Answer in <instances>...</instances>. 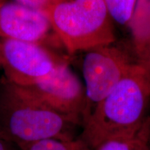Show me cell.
<instances>
[{
    "instance_id": "cell-1",
    "label": "cell",
    "mask_w": 150,
    "mask_h": 150,
    "mask_svg": "<svg viewBox=\"0 0 150 150\" xmlns=\"http://www.w3.org/2000/svg\"><path fill=\"white\" fill-rule=\"evenodd\" d=\"M150 104V65L137 61L81 127L78 138L90 149L114 137L136 133Z\"/></svg>"
},
{
    "instance_id": "cell-2",
    "label": "cell",
    "mask_w": 150,
    "mask_h": 150,
    "mask_svg": "<svg viewBox=\"0 0 150 150\" xmlns=\"http://www.w3.org/2000/svg\"><path fill=\"white\" fill-rule=\"evenodd\" d=\"M81 127L6 80L0 88V137L18 145L52 139L73 140Z\"/></svg>"
},
{
    "instance_id": "cell-3",
    "label": "cell",
    "mask_w": 150,
    "mask_h": 150,
    "mask_svg": "<svg viewBox=\"0 0 150 150\" xmlns=\"http://www.w3.org/2000/svg\"><path fill=\"white\" fill-rule=\"evenodd\" d=\"M46 14L70 54L116 41L112 20L104 0H56Z\"/></svg>"
},
{
    "instance_id": "cell-4",
    "label": "cell",
    "mask_w": 150,
    "mask_h": 150,
    "mask_svg": "<svg viewBox=\"0 0 150 150\" xmlns=\"http://www.w3.org/2000/svg\"><path fill=\"white\" fill-rule=\"evenodd\" d=\"M85 52L82 72L86 103L83 124L137 61L131 45L128 48L116 41Z\"/></svg>"
},
{
    "instance_id": "cell-5",
    "label": "cell",
    "mask_w": 150,
    "mask_h": 150,
    "mask_svg": "<svg viewBox=\"0 0 150 150\" xmlns=\"http://www.w3.org/2000/svg\"><path fill=\"white\" fill-rule=\"evenodd\" d=\"M0 47L5 79L21 87L37 83L66 61L47 46L38 43L2 38Z\"/></svg>"
},
{
    "instance_id": "cell-6",
    "label": "cell",
    "mask_w": 150,
    "mask_h": 150,
    "mask_svg": "<svg viewBox=\"0 0 150 150\" xmlns=\"http://www.w3.org/2000/svg\"><path fill=\"white\" fill-rule=\"evenodd\" d=\"M18 87L82 127L86 103L85 88L67 61L58 65L48 76L37 83Z\"/></svg>"
},
{
    "instance_id": "cell-7",
    "label": "cell",
    "mask_w": 150,
    "mask_h": 150,
    "mask_svg": "<svg viewBox=\"0 0 150 150\" xmlns=\"http://www.w3.org/2000/svg\"><path fill=\"white\" fill-rule=\"evenodd\" d=\"M0 38L46 46L59 40L45 13L14 1L0 3Z\"/></svg>"
},
{
    "instance_id": "cell-8",
    "label": "cell",
    "mask_w": 150,
    "mask_h": 150,
    "mask_svg": "<svg viewBox=\"0 0 150 150\" xmlns=\"http://www.w3.org/2000/svg\"><path fill=\"white\" fill-rule=\"evenodd\" d=\"M129 26L137 61L150 65V0H138Z\"/></svg>"
},
{
    "instance_id": "cell-9",
    "label": "cell",
    "mask_w": 150,
    "mask_h": 150,
    "mask_svg": "<svg viewBox=\"0 0 150 150\" xmlns=\"http://www.w3.org/2000/svg\"><path fill=\"white\" fill-rule=\"evenodd\" d=\"M149 131L145 120L141 128L134 134L109 138L92 150H149Z\"/></svg>"
},
{
    "instance_id": "cell-10",
    "label": "cell",
    "mask_w": 150,
    "mask_h": 150,
    "mask_svg": "<svg viewBox=\"0 0 150 150\" xmlns=\"http://www.w3.org/2000/svg\"><path fill=\"white\" fill-rule=\"evenodd\" d=\"M16 145L20 150H91L78 138L73 140L52 138Z\"/></svg>"
},
{
    "instance_id": "cell-11",
    "label": "cell",
    "mask_w": 150,
    "mask_h": 150,
    "mask_svg": "<svg viewBox=\"0 0 150 150\" xmlns=\"http://www.w3.org/2000/svg\"><path fill=\"white\" fill-rule=\"evenodd\" d=\"M112 20L121 26H129L138 0H104Z\"/></svg>"
},
{
    "instance_id": "cell-12",
    "label": "cell",
    "mask_w": 150,
    "mask_h": 150,
    "mask_svg": "<svg viewBox=\"0 0 150 150\" xmlns=\"http://www.w3.org/2000/svg\"><path fill=\"white\" fill-rule=\"evenodd\" d=\"M16 2L25 5L30 8L47 13L56 0H13Z\"/></svg>"
},
{
    "instance_id": "cell-13",
    "label": "cell",
    "mask_w": 150,
    "mask_h": 150,
    "mask_svg": "<svg viewBox=\"0 0 150 150\" xmlns=\"http://www.w3.org/2000/svg\"><path fill=\"white\" fill-rule=\"evenodd\" d=\"M0 150H20L16 144L0 137Z\"/></svg>"
},
{
    "instance_id": "cell-14",
    "label": "cell",
    "mask_w": 150,
    "mask_h": 150,
    "mask_svg": "<svg viewBox=\"0 0 150 150\" xmlns=\"http://www.w3.org/2000/svg\"><path fill=\"white\" fill-rule=\"evenodd\" d=\"M145 122L147 125L148 131H149V143H150V104L149 108H148V112L147 114V117H146Z\"/></svg>"
},
{
    "instance_id": "cell-15",
    "label": "cell",
    "mask_w": 150,
    "mask_h": 150,
    "mask_svg": "<svg viewBox=\"0 0 150 150\" xmlns=\"http://www.w3.org/2000/svg\"><path fill=\"white\" fill-rule=\"evenodd\" d=\"M0 66H1V47H0Z\"/></svg>"
},
{
    "instance_id": "cell-16",
    "label": "cell",
    "mask_w": 150,
    "mask_h": 150,
    "mask_svg": "<svg viewBox=\"0 0 150 150\" xmlns=\"http://www.w3.org/2000/svg\"><path fill=\"white\" fill-rule=\"evenodd\" d=\"M6 1V0H0V3L3 2V1Z\"/></svg>"
},
{
    "instance_id": "cell-17",
    "label": "cell",
    "mask_w": 150,
    "mask_h": 150,
    "mask_svg": "<svg viewBox=\"0 0 150 150\" xmlns=\"http://www.w3.org/2000/svg\"><path fill=\"white\" fill-rule=\"evenodd\" d=\"M149 150H150V143H149Z\"/></svg>"
}]
</instances>
